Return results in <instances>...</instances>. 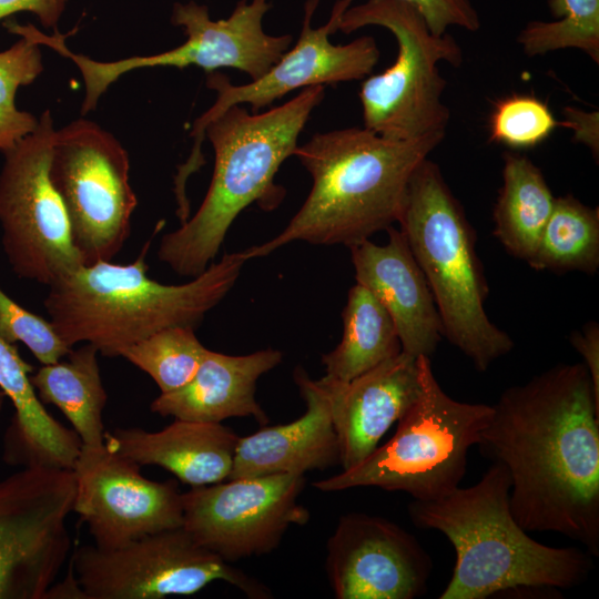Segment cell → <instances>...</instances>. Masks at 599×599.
Returning a JSON list of instances; mask_svg holds the SVG:
<instances>
[{"label": "cell", "instance_id": "17", "mask_svg": "<svg viewBox=\"0 0 599 599\" xmlns=\"http://www.w3.org/2000/svg\"><path fill=\"white\" fill-rule=\"evenodd\" d=\"M326 571L338 599H413L426 590L432 560L394 522L352 512L327 541Z\"/></svg>", "mask_w": 599, "mask_h": 599}, {"label": "cell", "instance_id": "36", "mask_svg": "<svg viewBox=\"0 0 599 599\" xmlns=\"http://www.w3.org/2000/svg\"><path fill=\"white\" fill-rule=\"evenodd\" d=\"M67 0H0V20L17 12H31L44 28H57Z\"/></svg>", "mask_w": 599, "mask_h": 599}, {"label": "cell", "instance_id": "26", "mask_svg": "<svg viewBox=\"0 0 599 599\" xmlns=\"http://www.w3.org/2000/svg\"><path fill=\"white\" fill-rule=\"evenodd\" d=\"M342 318L339 344L322 356L325 376L348 382L402 352L390 315L363 285L349 290Z\"/></svg>", "mask_w": 599, "mask_h": 599}, {"label": "cell", "instance_id": "23", "mask_svg": "<svg viewBox=\"0 0 599 599\" xmlns=\"http://www.w3.org/2000/svg\"><path fill=\"white\" fill-rule=\"evenodd\" d=\"M33 367L0 338V388L14 408L3 458L11 465L72 469L82 441L43 407L30 382Z\"/></svg>", "mask_w": 599, "mask_h": 599}, {"label": "cell", "instance_id": "27", "mask_svg": "<svg viewBox=\"0 0 599 599\" xmlns=\"http://www.w3.org/2000/svg\"><path fill=\"white\" fill-rule=\"evenodd\" d=\"M537 271L596 274L599 267V211L571 194L556 197L537 251L528 263Z\"/></svg>", "mask_w": 599, "mask_h": 599}, {"label": "cell", "instance_id": "25", "mask_svg": "<svg viewBox=\"0 0 599 599\" xmlns=\"http://www.w3.org/2000/svg\"><path fill=\"white\" fill-rule=\"evenodd\" d=\"M99 351L84 343L67 359L42 365L30 382L42 404L57 406L71 423L83 445L104 444L103 409L108 395L98 364Z\"/></svg>", "mask_w": 599, "mask_h": 599}, {"label": "cell", "instance_id": "5", "mask_svg": "<svg viewBox=\"0 0 599 599\" xmlns=\"http://www.w3.org/2000/svg\"><path fill=\"white\" fill-rule=\"evenodd\" d=\"M324 97L325 87H308L268 111L233 105L212 120L205 128L215 159L209 190L194 215L161 238L159 260L180 276L195 277L214 261L245 207L256 202L275 209L284 190L274 177Z\"/></svg>", "mask_w": 599, "mask_h": 599}, {"label": "cell", "instance_id": "21", "mask_svg": "<svg viewBox=\"0 0 599 599\" xmlns=\"http://www.w3.org/2000/svg\"><path fill=\"white\" fill-rule=\"evenodd\" d=\"M282 359L283 353L273 348L247 355L207 349L192 379L179 389L161 393L150 408L177 419L221 423L232 417H253L266 425L268 417L255 398L256 383Z\"/></svg>", "mask_w": 599, "mask_h": 599}, {"label": "cell", "instance_id": "14", "mask_svg": "<svg viewBox=\"0 0 599 599\" xmlns=\"http://www.w3.org/2000/svg\"><path fill=\"white\" fill-rule=\"evenodd\" d=\"M72 469L27 466L0 480V599H47L71 548Z\"/></svg>", "mask_w": 599, "mask_h": 599}, {"label": "cell", "instance_id": "6", "mask_svg": "<svg viewBox=\"0 0 599 599\" xmlns=\"http://www.w3.org/2000/svg\"><path fill=\"white\" fill-rule=\"evenodd\" d=\"M397 223L434 296L443 337L477 370H487L514 342L485 311L489 288L474 229L439 166L428 158L409 179Z\"/></svg>", "mask_w": 599, "mask_h": 599}, {"label": "cell", "instance_id": "19", "mask_svg": "<svg viewBox=\"0 0 599 599\" xmlns=\"http://www.w3.org/2000/svg\"><path fill=\"white\" fill-rule=\"evenodd\" d=\"M388 241L369 238L349 247L356 283L366 287L390 315L402 352L430 357L443 325L434 296L400 230H386Z\"/></svg>", "mask_w": 599, "mask_h": 599}, {"label": "cell", "instance_id": "8", "mask_svg": "<svg viewBox=\"0 0 599 599\" xmlns=\"http://www.w3.org/2000/svg\"><path fill=\"white\" fill-rule=\"evenodd\" d=\"M367 26L392 32L397 55L389 68L369 74L362 83L364 128L398 141L446 132L450 111L443 101L446 81L438 64L459 67V44L448 32L433 33L420 12L402 0H366L349 6L338 31L349 34Z\"/></svg>", "mask_w": 599, "mask_h": 599}, {"label": "cell", "instance_id": "32", "mask_svg": "<svg viewBox=\"0 0 599 599\" xmlns=\"http://www.w3.org/2000/svg\"><path fill=\"white\" fill-rule=\"evenodd\" d=\"M0 338L9 344L22 343L42 364L65 357L70 347L51 321L19 305L0 287Z\"/></svg>", "mask_w": 599, "mask_h": 599}, {"label": "cell", "instance_id": "31", "mask_svg": "<svg viewBox=\"0 0 599 599\" xmlns=\"http://www.w3.org/2000/svg\"><path fill=\"white\" fill-rule=\"evenodd\" d=\"M561 126L548 104L531 94L514 93L495 102L489 140L514 150L531 149Z\"/></svg>", "mask_w": 599, "mask_h": 599}, {"label": "cell", "instance_id": "34", "mask_svg": "<svg viewBox=\"0 0 599 599\" xmlns=\"http://www.w3.org/2000/svg\"><path fill=\"white\" fill-rule=\"evenodd\" d=\"M561 126L573 132V140L588 146L592 155H599V113L598 111H583L575 106L562 110Z\"/></svg>", "mask_w": 599, "mask_h": 599}, {"label": "cell", "instance_id": "4", "mask_svg": "<svg viewBox=\"0 0 599 599\" xmlns=\"http://www.w3.org/2000/svg\"><path fill=\"white\" fill-rule=\"evenodd\" d=\"M510 476L495 461L475 485L434 500H415L416 527L444 534L456 562L440 599H486L515 589H569L589 577L588 551L551 547L532 539L509 505Z\"/></svg>", "mask_w": 599, "mask_h": 599}, {"label": "cell", "instance_id": "22", "mask_svg": "<svg viewBox=\"0 0 599 599\" xmlns=\"http://www.w3.org/2000/svg\"><path fill=\"white\" fill-rule=\"evenodd\" d=\"M240 436L221 423L177 419L159 432L115 428L104 445L140 466H160L192 487L229 478Z\"/></svg>", "mask_w": 599, "mask_h": 599}, {"label": "cell", "instance_id": "20", "mask_svg": "<svg viewBox=\"0 0 599 599\" xmlns=\"http://www.w3.org/2000/svg\"><path fill=\"white\" fill-rule=\"evenodd\" d=\"M294 380L306 404L304 415L290 424L264 425L240 437L229 479L304 475L339 464V444L325 386L301 367L295 369Z\"/></svg>", "mask_w": 599, "mask_h": 599}, {"label": "cell", "instance_id": "18", "mask_svg": "<svg viewBox=\"0 0 599 599\" xmlns=\"http://www.w3.org/2000/svg\"><path fill=\"white\" fill-rule=\"evenodd\" d=\"M339 444V464L348 469L365 459L389 427L422 393L419 356L400 352L348 382L323 376Z\"/></svg>", "mask_w": 599, "mask_h": 599}, {"label": "cell", "instance_id": "24", "mask_svg": "<svg viewBox=\"0 0 599 599\" xmlns=\"http://www.w3.org/2000/svg\"><path fill=\"white\" fill-rule=\"evenodd\" d=\"M502 184L493 211L494 235L506 251L529 263L555 204L541 170L517 152L502 154Z\"/></svg>", "mask_w": 599, "mask_h": 599}, {"label": "cell", "instance_id": "28", "mask_svg": "<svg viewBox=\"0 0 599 599\" xmlns=\"http://www.w3.org/2000/svg\"><path fill=\"white\" fill-rule=\"evenodd\" d=\"M555 21H530L517 42L528 57L579 49L599 62V0H547Z\"/></svg>", "mask_w": 599, "mask_h": 599}, {"label": "cell", "instance_id": "2", "mask_svg": "<svg viewBox=\"0 0 599 599\" xmlns=\"http://www.w3.org/2000/svg\"><path fill=\"white\" fill-rule=\"evenodd\" d=\"M445 132L390 140L366 128L315 133L293 155L312 189L284 230L244 250L248 261L296 241L351 247L397 223L409 179L444 140Z\"/></svg>", "mask_w": 599, "mask_h": 599}, {"label": "cell", "instance_id": "9", "mask_svg": "<svg viewBox=\"0 0 599 599\" xmlns=\"http://www.w3.org/2000/svg\"><path fill=\"white\" fill-rule=\"evenodd\" d=\"M268 0H240L226 19L213 20L204 4L194 1L175 3L171 21L182 27L186 40L179 47L153 55L130 57L115 61H98L72 52L65 34L54 32L41 42L71 60L84 82L83 114L97 108L109 87L124 73L136 69L197 67L211 73L231 68L246 73L251 80L262 77L288 50L291 34L272 35L263 29V18L271 9Z\"/></svg>", "mask_w": 599, "mask_h": 599}, {"label": "cell", "instance_id": "35", "mask_svg": "<svg viewBox=\"0 0 599 599\" xmlns=\"http://www.w3.org/2000/svg\"><path fill=\"white\" fill-rule=\"evenodd\" d=\"M570 343L582 356L595 393L599 397V325L591 321L582 326L580 331L570 334Z\"/></svg>", "mask_w": 599, "mask_h": 599}, {"label": "cell", "instance_id": "16", "mask_svg": "<svg viewBox=\"0 0 599 599\" xmlns=\"http://www.w3.org/2000/svg\"><path fill=\"white\" fill-rule=\"evenodd\" d=\"M73 511L101 550H113L146 535L183 525L182 494L175 480L153 481L140 465L106 446H81L73 465Z\"/></svg>", "mask_w": 599, "mask_h": 599}, {"label": "cell", "instance_id": "29", "mask_svg": "<svg viewBox=\"0 0 599 599\" xmlns=\"http://www.w3.org/2000/svg\"><path fill=\"white\" fill-rule=\"evenodd\" d=\"M206 351L195 328L174 326L128 346L120 356L146 373L161 393H170L192 379Z\"/></svg>", "mask_w": 599, "mask_h": 599}, {"label": "cell", "instance_id": "33", "mask_svg": "<svg viewBox=\"0 0 599 599\" xmlns=\"http://www.w3.org/2000/svg\"><path fill=\"white\" fill-rule=\"evenodd\" d=\"M412 4L424 17L430 31L444 34L451 27L475 32L480 17L471 0H402Z\"/></svg>", "mask_w": 599, "mask_h": 599}, {"label": "cell", "instance_id": "1", "mask_svg": "<svg viewBox=\"0 0 599 599\" xmlns=\"http://www.w3.org/2000/svg\"><path fill=\"white\" fill-rule=\"evenodd\" d=\"M478 446L506 467L526 531L561 534L599 555V397L582 363L507 388Z\"/></svg>", "mask_w": 599, "mask_h": 599}, {"label": "cell", "instance_id": "37", "mask_svg": "<svg viewBox=\"0 0 599 599\" xmlns=\"http://www.w3.org/2000/svg\"><path fill=\"white\" fill-rule=\"evenodd\" d=\"M6 398H7L6 394L0 388V416H1V413H2V408H3V404H4Z\"/></svg>", "mask_w": 599, "mask_h": 599}, {"label": "cell", "instance_id": "11", "mask_svg": "<svg viewBox=\"0 0 599 599\" xmlns=\"http://www.w3.org/2000/svg\"><path fill=\"white\" fill-rule=\"evenodd\" d=\"M55 129L50 110L37 129L3 153L0 171L1 244L19 278L51 285L83 265L49 165Z\"/></svg>", "mask_w": 599, "mask_h": 599}, {"label": "cell", "instance_id": "13", "mask_svg": "<svg viewBox=\"0 0 599 599\" xmlns=\"http://www.w3.org/2000/svg\"><path fill=\"white\" fill-rule=\"evenodd\" d=\"M353 1L337 0L328 21L313 28L312 18L319 0H306L303 26L295 45L267 72L250 83L233 84L227 75L216 71L207 74L206 87L216 93V99L192 126L193 148L174 176L175 196H186L187 179L204 164L202 144L206 125L229 108L246 103L251 112L256 113L292 91L363 80L372 73L380 55L373 37L363 35L346 44H334L329 40L338 31L342 16Z\"/></svg>", "mask_w": 599, "mask_h": 599}, {"label": "cell", "instance_id": "3", "mask_svg": "<svg viewBox=\"0 0 599 599\" xmlns=\"http://www.w3.org/2000/svg\"><path fill=\"white\" fill-rule=\"evenodd\" d=\"M150 244L151 238L131 263L81 265L48 286L44 308L70 347L88 343L115 357L161 329L196 328L229 294L247 261L243 251L226 253L187 283L163 284L148 275Z\"/></svg>", "mask_w": 599, "mask_h": 599}, {"label": "cell", "instance_id": "7", "mask_svg": "<svg viewBox=\"0 0 599 599\" xmlns=\"http://www.w3.org/2000/svg\"><path fill=\"white\" fill-rule=\"evenodd\" d=\"M419 361L422 393L397 422L394 436L354 467L314 483L315 488L378 487L434 500L459 487L468 450L478 445L493 406L451 398L434 376L430 357Z\"/></svg>", "mask_w": 599, "mask_h": 599}, {"label": "cell", "instance_id": "30", "mask_svg": "<svg viewBox=\"0 0 599 599\" xmlns=\"http://www.w3.org/2000/svg\"><path fill=\"white\" fill-rule=\"evenodd\" d=\"M43 71L41 45L20 37L10 48L0 51V152L11 150L32 133L39 119L16 106L19 87L31 84Z\"/></svg>", "mask_w": 599, "mask_h": 599}, {"label": "cell", "instance_id": "15", "mask_svg": "<svg viewBox=\"0 0 599 599\" xmlns=\"http://www.w3.org/2000/svg\"><path fill=\"white\" fill-rule=\"evenodd\" d=\"M304 484V475L273 474L192 487L182 494V527L227 562L267 554L290 526L308 521L297 501Z\"/></svg>", "mask_w": 599, "mask_h": 599}, {"label": "cell", "instance_id": "12", "mask_svg": "<svg viewBox=\"0 0 599 599\" xmlns=\"http://www.w3.org/2000/svg\"><path fill=\"white\" fill-rule=\"evenodd\" d=\"M70 570L84 599L189 596L214 581L229 582L250 598H272L263 583L197 544L183 527L113 550L82 546L73 552Z\"/></svg>", "mask_w": 599, "mask_h": 599}, {"label": "cell", "instance_id": "10", "mask_svg": "<svg viewBox=\"0 0 599 599\" xmlns=\"http://www.w3.org/2000/svg\"><path fill=\"white\" fill-rule=\"evenodd\" d=\"M126 150L109 131L79 119L55 130L49 165L83 265L112 261L138 205Z\"/></svg>", "mask_w": 599, "mask_h": 599}]
</instances>
